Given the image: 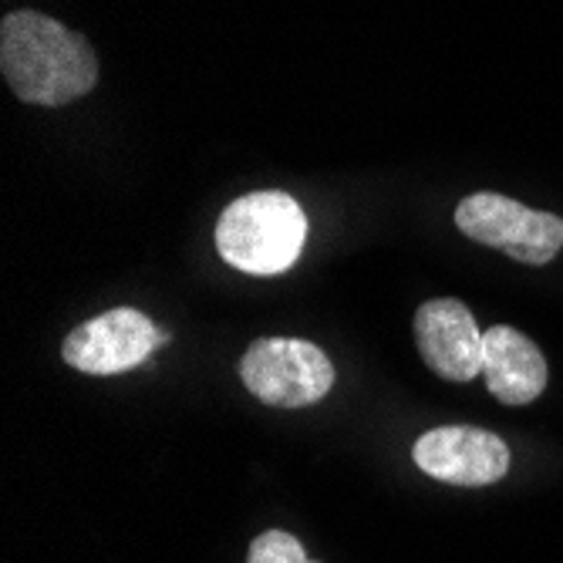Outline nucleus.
Returning <instances> with one entry per match:
<instances>
[{
  "label": "nucleus",
  "mask_w": 563,
  "mask_h": 563,
  "mask_svg": "<svg viewBox=\"0 0 563 563\" xmlns=\"http://www.w3.org/2000/svg\"><path fill=\"white\" fill-rule=\"evenodd\" d=\"M240 378L246 391L264 405L303 408L331 391L334 365L314 341L261 338L240 357Z\"/></svg>",
  "instance_id": "obj_4"
},
{
  "label": "nucleus",
  "mask_w": 563,
  "mask_h": 563,
  "mask_svg": "<svg viewBox=\"0 0 563 563\" xmlns=\"http://www.w3.org/2000/svg\"><path fill=\"white\" fill-rule=\"evenodd\" d=\"M0 71L27 106L62 109L98 81V58L85 34L41 11H14L0 24Z\"/></svg>",
  "instance_id": "obj_1"
},
{
  "label": "nucleus",
  "mask_w": 563,
  "mask_h": 563,
  "mask_svg": "<svg viewBox=\"0 0 563 563\" xmlns=\"http://www.w3.org/2000/svg\"><path fill=\"white\" fill-rule=\"evenodd\" d=\"M483 375L503 405H530L547 388V357L523 331L496 324L483 334Z\"/></svg>",
  "instance_id": "obj_8"
},
{
  "label": "nucleus",
  "mask_w": 563,
  "mask_h": 563,
  "mask_svg": "<svg viewBox=\"0 0 563 563\" xmlns=\"http://www.w3.org/2000/svg\"><path fill=\"white\" fill-rule=\"evenodd\" d=\"M246 563H318L303 553L300 540L287 530H267L250 543Z\"/></svg>",
  "instance_id": "obj_9"
},
{
  "label": "nucleus",
  "mask_w": 563,
  "mask_h": 563,
  "mask_svg": "<svg viewBox=\"0 0 563 563\" xmlns=\"http://www.w3.org/2000/svg\"><path fill=\"white\" fill-rule=\"evenodd\" d=\"M169 341L166 331H156L135 307H115L78 324L65 338V362L85 375H122L139 368L145 357Z\"/></svg>",
  "instance_id": "obj_5"
},
{
  "label": "nucleus",
  "mask_w": 563,
  "mask_h": 563,
  "mask_svg": "<svg viewBox=\"0 0 563 563\" xmlns=\"http://www.w3.org/2000/svg\"><path fill=\"white\" fill-rule=\"evenodd\" d=\"M416 466L449 486H493L509 473V445L476 426H439L416 449Z\"/></svg>",
  "instance_id": "obj_6"
},
{
  "label": "nucleus",
  "mask_w": 563,
  "mask_h": 563,
  "mask_svg": "<svg viewBox=\"0 0 563 563\" xmlns=\"http://www.w3.org/2000/svg\"><path fill=\"white\" fill-rule=\"evenodd\" d=\"M455 227L509 261L543 267L563 246V220L499 192H473L455 207Z\"/></svg>",
  "instance_id": "obj_3"
},
{
  "label": "nucleus",
  "mask_w": 563,
  "mask_h": 563,
  "mask_svg": "<svg viewBox=\"0 0 563 563\" xmlns=\"http://www.w3.org/2000/svg\"><path fill=\"white\" fill-rule=\"evenodd\" d=\"M422 362L445 382H473L483 372V334L473 311L455 297L426 300L416 311Z\"/></svg>",
  "instance_id": "obj_7"
},
{
  "label": "nucleus",
  "mask_w": 563,
  "mask_h": 563,
  "mask_svg": "<svg viewBox=\"0 0 563 563\" xmlns=\"http://www.w3.org/2000/svg\"><path fill=\"white\" fill-rule=\"evenodd\" d=\"M307 240V217L287 192L264 189L240 196L217 223L220 257L253 277H274L297 264Z\"/></svg>",
  "instance_id": "obj_2"
}]
</instances>
